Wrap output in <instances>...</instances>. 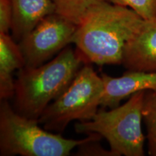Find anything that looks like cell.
I'll list each match as a JSON object with an SVG mask.
<instances>
[{
    "label": "cell",
    "mask_w": 156,
    "mask_h": 156,
    "mask_svg": "<svg viewBox=\"0 0 156 156\" xmlns=\"http://www.w3.org/2000/svg\"><path fill=\"white\" fill-rule=\"evenodd\" d=\"M112 3L132 9L143 20L156 19V0H112Z\"/></svg>",
    "instance_id": "cell-13"
},
{
    "label": "cell",
    "mask_w": 156,
    "mask_h": 156,
    "mask_svg": "<svg viewBox=\"0 0 156 156\" xmlns=\"http://www.w3.org/2000/svg\"><path fill=\"white\" fill-rule=\"evenodd\" d=\"M83 64L87 62L80 52L67 46L39 67H23L15 81L13 108L23 116L38 120L46 107L71 84Z\"/></svg>",
    "instance_id": "cell-2"
},
{
    "label": "cell",
    "mask_w": 156,
    "mask_h": 156,
    "mask_svg": "<svg viewBox=\"0 0 156 156\" xmlns=\"http://www.w3.org/2000/svg\"><path fill=\"white\" fill-rule=\"evenodd\" d=\"M25 67V59L18 43L9 34L0 33V98L14 96L13 73Z\"/></svg>",
    "instance_id": "cell-10"
},
{
    "label": "cell",
    "mask_w": 156,
    "mask_h": 156,
    "mask_svg": "<svg viewBox=\"0 0 156 156\" xmlns=\"http://www.w3.org/2000/svg\"><path fill=\"white\" fill-rule=\"evenodd\" d=\"M122 64L129 71L156 72V19L144 20L129 39Z\"/></svg>",
    "instance_id": "cell-7"
},
{
    "label": "cell",
    "mask_w": 156,
    "mask_h": 156,
    "mask_svg": "<svg viewBox=\"0 0 156 156\" xmlns=\"http://www.w3.org/2000/svg\"><path fill=\"white\" fill-rule=\"evenodd\" d=\"M104 92L101 106L113 108L119 106L123 99L140 91H156V72L129 71L120 77L101 75Z\"/></svg>",
    "instance_id": "cell-8"
},
{
    "label": "cell",
    "mask_w": 156,
    "mask_h": 156,
    "mask_svg": "<svg viewBox=\"0 0 156 156\" xmlns=\"http://www.w3.org/2000/svg\"><path fill=\"white\" fill-rule=\"evenodd\" d=\"M146 91L129 97L122 106L98 111L90 121L75 124L77 133H96L108 141L116 156H143L145 137L142 132V108Z\"/></svg>",
    "instance_id": "cell-4"
},
{
    "label": "cell",
    "mask_w": 156,
    "mask_h": 156,
    "mask_svg": "<svg viewBox=\"0 0 156 156\" xmlns=\"http://www.w3.org/2000/svg\"><path fill=\"white\" fill-rule=\"evenodd\" d=\"M12 17L11 0H0V33L9 34L12 25Z\"/></svg>",
    "instance_id": "cell-15"
},
{
    "label": "cell",
    "mask_w": 156,
    "mask_h": 156,
    "mask_svg": "<svg viewBox=\"0 0 156 156\" xmlns=\"http://www.w3.org/2000/svg\"><path fill=\"white\" fill-rule=\"evenodd\" d=\"M77 25L54 12L44 18L18 43L25 67H36L48 62L69 44Z\"/></svg>",
    "instance_id": "cell-6"
},
{
    "label": "cell",
    "mask_w": 156,
    "mask_h": 156,
    "mask_svg": "<svg viewBox=\"0 0 156 156\" xmlns=\"http://www.w3.org/2000/svg\"><path fill=\"white\" fill-rule=\"evenodd\" d=\"M38 120L18 114L7 100L0 103V155L67 156L84 142L101 139L90 133L81 140L67 139L39 126Z\"/></svg>",
    "instance_id": "cell-3"
},
{
    "label": "cell",
    "mask_w": 156,
    "mask_h": 156,
    "mask_svg": "<svg viewBox=\"0 0 156 156\" xmlns=\"http://www.w3.org/2000/svg\"><path fill=\"white\" fill-rule=\"evenodd\" d=\"M103 92L101 76L85 64L67 88L46 107L38 123L48 131L61 133L71 122L91 120L101 106Z\"/></svg>",
    "instance_id": "cell-5"
},
{
    "label": "cell",
    "mask_w": 156,
    "mask_h": 156,
    "mask_svg": "<svg viewBox=\"0 0 156 156\" xmlns=\"http://www.w3.org/2000/svg\"><path fill=\"white\" fill-rule=\"evenodd\" d=\"M142 119L147 129L148 153L151 156H156V91H146Z\"/></svg>",
    "instance_id": "cell-12"
},
{
    "label": "cell",
    "mask_w": 156,
    "mask_h": 156,
    "mask_svg": "<svg viewBox=\"0 0 156 156\" xmlns=\"http://www.w3.org/2000/svg\"><path fill=\"white\" fill-rule=\"evenodd\" d=\"M98 140L85 142L77 146L76 155L79 156H116L113 152L104 149L98 143Z\"/></svg>",
    "instance_id": "cell-14"
},
{
    "label": "cell",
    "mask_w": 156,
    "mask_h": 156,
    "mask_svg": "<svg viewBox=\"0 0 156 156\" xmlns=\"http://www.w3.org/2000/svg\"><path fill=\"white\" fill-rule=\"evenodd\" d=\"M143 20L129 7L104 2L77 25L72 44L87 63L121 64L126 43Z\"/></svg>",
    "instance_id": "cell-1"
},
{
    "label": "cell",
    "mask_w": 156,
    "mask_h": 156,
    "mask_svg": "<svg viewBox=\"0 0 156 156\" xmlns=\"http://www.w3.org/2000/svg\"><path fill=\"white\" fill-rule=\"evenodd\" d=\"M55 12L69 21L79 25L87 13L97 5L112 0H52Z\"/></svg>",
    "instance_id": "cell-11"
},
{
    "label": "cell",
    "mask_w": 156,
    "mask_h": 156,
    "mask_svg": "<svg viewBox=\"0 0 156 156\" xmlns=\"http://www.w3.org/2000/svg\"><path fill=\"white\" fill-rule=\"evenodd\" d=\"M12 37L19 43L46 16L55 12L52 0H11Z\"/></svg>",
    "instance_id": "cell-9"
}]
</instances>
